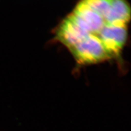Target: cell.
<instances>
[{
  "instance_id": "cell-1",
  "label": "cell",
  "mask_w": 131,
  "mask_h": 131,
  "mask_svg": "<svg viewBox=\"0 0 131 131\" xmlns=\"http://www.w3.org/2000/svg\"><path fill=\"white\" fill-rule=\"evenodd\" d=\"M130 19L127 0H80L57 27L55 37L79 63H98L119 56Z\"/></svg>"
}]
</instances>
